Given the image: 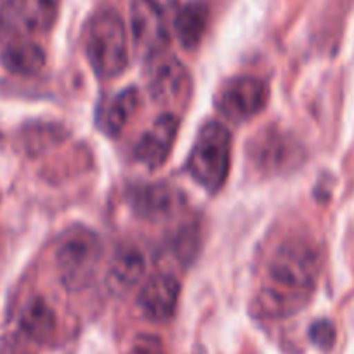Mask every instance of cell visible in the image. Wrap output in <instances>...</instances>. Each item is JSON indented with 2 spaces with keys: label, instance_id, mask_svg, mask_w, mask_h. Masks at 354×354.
Masks as SVG:
<instances>
[{
  "label": "cell",
  "instance_id": "6da1fadb",
  "mask_svg": "<svg viewBox=\"0 0 354 354\" xmlns=\"http://www.w3.org/2000/svg\"><path fill=\"white\" fill-rule=\"evenodd\" d=\"M322 257L311 241L287 238L274 248L255 294V309L264 318H287L301 311L318 285Z\"/></svg>",
  "mask_w": 354,
  "mask_h": 354
},
{
  "label": "cell",
  "instance_id": "7a4b0ae2",
  "mask_svg": "<svg viewBox=\"0 0 354 354\" xmlns=\"http://www.w3.org/2000/svg\"><path fill=\"white\" fill-rule=\"evenodd\" d=\"M104 247L100 234L84 224H73L59 236L56 268L66 290L80 292L96 278L103 262Z\"/></svg>",
  "mask_w": 354,
  "mask_h": 354
},
{
  "label": "cell",
  "instance_id": "3957f363",
  "mask_svg": "<svg viewBox=\"0 0 354 354\" xmlns=\"http://www.w3.org/2000/svg\"><path fill=\"white\" fill-rule=\"evenodd\" d=\"M85 56L100 78H115L127 70L129 42L124 19L113 9L97 11L84 30Z\"/></svg>",
  "mask_w": 354,
  "mask_h": 354
},
{
  "label": "cell",
  "instance_id": "277c9868",
  "mask_svg": "<svg viewBox=\"0 0 354 354\" xmlns=\"http://www.w3.org/2000/svg\"><path fill=\"white\" fill-rule=\"evenodd\" d=\"M186 169L193 181L210 195L224 188L231 169V134L223 122L209 120L200 127Z\"/></svg>",
  "mask_w": 354,
  "mask_h": 354
},
{
  "label": "cell",
  "instance_id": "5b68a950",
  "mask_svg": "<svg viewBox=\"0 0 354 354\" xmlns=\"http://www.w3.org/2000/svg\"><path fill=\"white\" fill-rule=\"evenodd\" d=\"M59 9L61 0H6L0 8V39L9 44L47 33Z\"/></svg>",
  "mask_w": 354,
  "mask_h": 354
},
{
  "label": "cell",
  "instance_id": "8992f818",
  "mask_svg": "<svg viewBox=\"0 0 354 354\" xmlns=\"http://www.w3.org/2000/svg\"><path fill=\"white\" fill-rule=\"evenodd\" d=\"M270 101V85L252 75H238L219 87L216 106L226 120L243 124L257 117Z\"/></svg>",
  "mask_w": 354,
  "mask_h": 354
},
{
  "label": "cell",
  "instance_id": "52a82bcc",
  "mask_svg": "<svg viewBox=\"0 0 354 354\" xmlns=\"http://www.w3.org/2000/svg\"><path fill=\"white\" fill-rule=\"evenodd\" d=\"M131 32L136 53L146 61L163 56L170 46V30L158 0H132Z\"/></svg>",
  "mask_w": 354,
  "mask_h": 354
},
{
  "label": "cell",
  "instance_id": "ba28073f",
  "mask_svg": "<svg viewBox=\"0 0 354 354\" xmlns=\"http://www.w3.org/2000/svg\"><path fill=\"white\" fill-rule=\"evenodd\" d=\"M148 91L153 101L163 108H185L192 96V77L181 61L172 56H160L149 61Z\"/></svg>",
  "mask_w": 354,
  "mask_h": 354
},
{
  "label": "cell",
  "instance_id": "9c48e42d",
  "mask_svg": "<svg viewBox=\"0 0 354 354\" xmlns=\"http://www.w3.org/2000/svg\"><path fill=\"white\" fill-rule=\"evenodd\" d=\"M250 158L266 172H285L301 162V148L294 138L271 129L259 132L252 141Z\"/></svg>",
  "mask_w": 354,
  "mask_h": 354
},
{
  "label": "cell",
  "instance_id": "30bf717a",
  "mask_svg": "<svg viewBox=\"0 0 354 354\" xmlns=\"http://www.w3.org/2000/svg\"><path fill=\"white\" fill-rule=\"evenodd\" d=\"M179 120L172 111L160 115L149 131L141 136L134 146V156L139 163L149 170H156L167 162L176 142Z\"/></svg>",
  "mask_w": 354,
  "mask_h": 354
},
{
  "label": "cell",
  "instance_id": "8fae6325",
  "mask_svg": "<svg viewBox=\"0 0 354 354\" xmlns=\"http://www.w3.org/2000/svg\"><path fill=\"white\" fill-rule=\"evenodd\" d=\"M127 203L132 212L141 219L160 221L172 216L183 205V196L172 186L153 183L131 188Z\"/></svg>",
  "mask_w": 354,
  "mask_h": 354
},
{
  "label": "cell",
  "instance_id": "7c38bea8",
  "mask_svg": "<svg viewBox=\"0 0 354 354\" xmlns=\"http://www.w3.org/2000/svg\"><path fill=\"white\" fill-rule=\"evenodd\" d=\"M181 294V285L172 274H156L146 281L138 295V308L155 323L169 322L174 316Z\"/></svg>",
  "mask_w": 354,
  "mask_h": 354
},
{
  "label": "cell",
  "instance_id": "4fadbf2b",
  "mask_svg": "<svg viewBox=\"0 0 354 354\" xmlns=\"http://www.w3.org/2000/svg\"><path fill=\"white\" fill-rule=\"evenodd\" d=\"M139 104H141V96H139L138 88H122L117 96L106 101L104 106H101L100 115H97V124H100L101 131L111 138L120 134L129 120L136 115Z\"/></svg>",
  "mask_w": 354,
  "mask_h": 354
},
{
  "label": "cell",
  "instance_id": "5bb4252c",
  "mask_svg": "<svg viewBox=\"0 0 354 354\" xmlns=\"http://www.w3.org/2000/svg\"><path fill=\"white\" fill-rule=\"evenodd\" d=\"M19 328L33 342H50L57 328L56 313L42 297L32 299L23 308L19 316Z\"/></svg>",
  "mask_w": 354,
  "mask_h": 354
},
{
  "label": "cell",
  "instance_id": "9a60e30c",
  "mask_svg": "<svg viewBox=\"0 0 354 354\" xmlns=\"http://www.w3.org/2000/svg\"><path fill=\"white\" fill-rule=\"evenodd\" d=\"M2 66L15 75H37L46 66V50L33 40H16L9 42L2 50Z\"/></svg>",
  "mask_w": 354,
  "mask_h": 354
},
{
  "label": "cell",
  "instance_id": "2e32d148",
  "mask_svg": "<svg viewBox=\"0 0 354 354\" xmlns=\"http://www.w3.org/2000/svg\"><path fill=\"white\" fill-rule=\"evenodd\" d=\"M145 273L146 259L138 247L122 245L115 250L110 262V280L115 287L129 290L142 280Z\"/></svg>",
  "mask_w": 354,
  "mask_h": 354
},
{
  "label": "cell",
  "instance_id": "e0dca14e",
  "mask_svg": "<svg viewBox=\"0 0 354 354\" xmlns=\"http://www.w3.org/2000/svg\"><path fill=\"white\" fill-rule=\"evenodd\" d=\"M209 25V9L203 4H186L174 19V32L185 49H195L202 42Z\"/></svg>",
  "mask_w": 354,
  "mask_h": 354
},
{
  "label": "cell",
  "instance_id": "ac0fdd59",
  "mask_svg": "<svg viewBox=\"0 0 354 354\" xmlns=\"http://www.w3.org/2000/svg\"><path fill=\"white\" fill-rule=\"evenodd\" d=\"M309 339L322 351H330L337 339L335 325L330 319H318L309 326Z\"/></svg>",
  "mask_w": 354,
  "mask_h": 354
},
{
  "label": "cell",
  "instance_id": "d6986e66",
  "mask_svg": "<svg viewBox=\"0 0 354 354\" xmlns=\"http://www.w3.org/2000/svg\"><path fill=\"white\" fill-rule=\"evenodd\" d=\"M131 354H167L163 340L155 333H139L134 337Z\"/></svg>",
  "mask_w": 354,
  "mask_h": 354
},
{
  "label": "cell",
  "instance_id": "ffe728a7",
  "mask_svg": "<svg viewBox=\"0 0 354 354\" xmlns=\"http://www.w3.org/2000/svg\"><path fill=\"white\" fill-rule=\"evenodd\" d=\"M0 354H26V353L21 349V347L16 346V344L2 342L0 344Z\"/></svg>",
  "mask_w": 354,
  "mask_h": 354
}]
</instances>
